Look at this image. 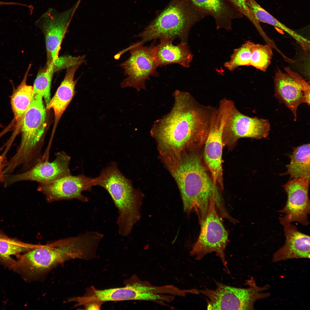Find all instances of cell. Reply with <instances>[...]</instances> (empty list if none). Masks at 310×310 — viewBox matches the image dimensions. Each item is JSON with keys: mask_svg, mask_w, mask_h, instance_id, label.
I'll return each instance as SVG.
<instances>
[{"mask_svg": "<svg viewBox=\"0 0 310 310\" xmlns=\"http://www.w3.org/2000/svg\"><path fill=\"white\" fill-rule=\"evenodd\" d=\"M174 97L171 112L152 128L159 142L165 148L174 150L204 144L216 109L199 104L187 92L177 91Z\"/></svg>", "mask_w": 310, "mask_h": 310, "instance_id": "cell-1", "label": "cell"}, {"mask_svg": "<svg viewBox=\"0 0 310 310\" xmlns=\"http://www.w3.org/2000/svg\"><path fill=\"white\" fill-rule=\"evenodd\" d=\"M100 240L95 231L36 248L18 256L13 269L26 278L41 280L51 270L69 260L90 259L96 257Z\"/></svg>", "mask_w": 310, "mask_h": 310, "instance_id": "cell-2", "label": "cell"}, {"mask_svg": "<svg viewBox=\"0 0 310 310\" xmlns=\"http://www.w3.org/2000/svg\"><path fill=\"white\" fill-rule=\"evenodd\" d=\"M174 175L181 193L184 212L189 214L195 211L200 224L205 218L212 199L216 200L219 208L224 206L216 185L196 155L190 154L181 160Z\"/></svg>", "mask_w": 310, "mask_h": 310, "instance_id": "cell-3", "label": "cell"}, {"mask_svg": "<svg viewBox=\"0 0 310 310\" xmlns=\"http://www.w3.org/2000/svg\"><path fill=\"white\" fill-rule=\"evenodd\" d=\"M94 185L107 191L117 209V223L119 234L123 237L129 235L140 218L143 198L141 193L134 188L131 181L121 173L115 162L94 178Z\"/></svg>", "mask_w": 310, "mask_h": 310, "instance_id": "cell-4", "label": "cell"}, {"mask_svg": "<svg viewBox=\"0 0 310 310\" xmlns=\"http://www.w3.org/2000/svg\"><path fill=\"white\" fill-rule=\"evenodd\" d=\"M42 98H33L23 118L20 144L17 152L7 163V169L13 171L24 164L32 167L42 158V138L46 127V109Z\"/></svg>", "mask_w": 310, "mask_h": 310, "instance_id": "cell-5", "label": "cell"}, {"mask_svg": "<svg viewBox=\"0 0 310 310\" xmlns=\"http://www.w3.org/2000/svg\"><path fill=\"white\" fill-rule=\"evenodd\" d=\"M197 10L192 9L184 3L176 1L172 3L140 33L139 44L150 40L167 37L178 38L187 42L189 30L200 18L204 17Z\"/></svg>", "mask_w": 310, "mask_h": 310, "instance_id": "cell-6", "label": "cell"}, {"mask_svg": "<svg viewBox=\"0 0 310 310\" xmlns=\"http://www.w3.org/2000/svg\"><path fill=\"white\" fill-rule=\"evenodd\" d=\"M216 288L199 290L206 297L208 310H253L257 300L268 297L270 293L264 291L267 285L258 286L253 278L246 281L249 287L245 288L229 286L215 281Z\"/></svg>", "mask_w": 310, "mask_h": 310, "instance_id": "cell-7", "label": "cell"}, {"mask_svg": "<svg viewBox=\"0 0 310 310\" xmlns=\"http://www.w3.org/2000/svg\"><path fill=\"white\" fill-rule=\"evenodd\" d=\"M217 201L212 199L203 221L198 238L193 245L190 255L199 260L208 253L215 252L228 272L225 251L228 240V233L217 211Z\"/></svg>", "mask_w": 310, "mask_h": 310, "instance_id": "cell-8", "label": "cell"}, {"mask_svg": "<svg viewBox=\"0 0 310 310\" xmlns=\"http://www.w3.org/2000/svg\"><path fill=\"white\" fill-rule=\"evenodd\" d=\"M136 43L117 54L120 56L124 51H130V56L121 64L127 76L122 81V88H134L139 91L145 88V81L150 76L158 75L156 69L158 66L155 55L154 42L149 46Z\"/></svg>", "mask_w": 310, "mask_h": 310, "instance_id": "cell-9", "label": "cell"}, {"mask_svg": "<svg viewBox=\"0 0 310 310\" xmlns=\"http://www.w3.org/2000/svg\"><path fill=\"white\" fill-rule=\"evenodd\" d=\"M80 0L70 8L59 12L49 8L36 22L44 36L46 51V65H54L59 59L61 46Z\"/></svg>", "mask_w": 310, "mask_h": 310, "instance_id": "cell-10", "label": "cell"}, {"mask_svg": "<svg viewBox=\"0 0 310 310\" xmlns=\"http://www.w3.org/2000/svg\"><path fill=\"white\" fill-rule=\"evenodd\" d=\"M228 117L224 111L219 110L212 115L208 133L204 143V157L214 184L223 188L222 156L224 128Z\"/></svg>", "mask_w": 310, "mask_h": 310, "instance_id": "cell-11", "label": "cell"}, {"mask_svg": "<svg viewBox=\"0 0 310 310\" xmlns=\"http://www.w3.org/2000/svg\"><path fill=\"white\" fill-rule=\"evenodd\" d=\"M38 190L43 193L49 201L76 199L83 202L88 201L83 191H90L94 185V178L84 174L71 175L49 182L39 183Z\"/></svg>", "mask_w": 310, "mask_h": 310, "instance_id": "cell-12", "label": "cell"}, {"mask_svg": "<svg viewBox=\"0 0 310 310\" xmlns=\"http://www.w3.org/2000/svg\"><path fill=\"white\" fill-rule=\"evenodd\" d=\"M309 181L310 179L305 177L293 179L284 186L287 199L285 206L279 212L288 221L297 222L305 226L309 224Z\"/></svg>", "mask_w": 310, "mask_h": 310, "instance_id": "cell-13", "label": "cell"}, {"mask_svg": "<svg viewBox=\"0 0 310 310\" xmlns=\"http://www.w3.org/2000/svg\"><path fill=\"white\" fill-rule=\"evenodd\" d=\"M270 127L268 120L245 115L235 105L225 124L223 139L234 142L241 138H266L269 134Z\"/></svg>", "mask_w": 310, "mask_h": 310, "instance_id": "cell-14", "label": "cell"}, {"mask_svg": "<svg viewBox=\"0 0 310 310\" xmlns=\"http://www.w3.org/2000/svg\"><path fill=\"white\" fill-rule=\"evenodd\" d=\"M70 160L71 157L63 151L57 153L55 159L51 162L42 158L25 172L10 177L7 182L9 184L22 181L45 183L71 175Z\"/></svg>", "mask_w": 310, "mask_h": 310, "instance_id": "cell-15", "label": "cell"}, {"mask_svg": "<svg viewBox=\"0 0 310 310\" xmlns=\"http://www.w3.org/2000/svg\"><path fill=\"white\" fill-rule=\"evenodd\" d=\"M125 286L103 290L93 286L88 288L83 296L86 301H107L125 300L146 301L149 291L145 280L140 279L135 275L124 281Z\"/></svg>", "mask_w": 310, "mask_h": 310, "instance_id": "cell-16", "label": "cell"}, {"mask_svg": "<svg viewBox=\"0 0 310 310\" xmlns=\"http://www.w3.org/2000/svg\"><path fill=\"white\" fill-rule=\"evenodd\" d=\"M279 219L284 227L286 241L284 245L274 253L273 262L291 259L309 258V236L300 231L282 217Z\"/></svg>", "mask_w": 310, "mask_h": 310, "instance_id": "cell-17", "label": "cell"}, {"mask_svg": "<svg viewBox=\"0 0 310 310\" xmlns=\"http://www.w3.org/2000/svg\"><path fill=\"white\" fill-rule=\"evenodd\" d=\"M275 95L276 97L291 111L294 120L297 119L299 106L305 103L304 92L300 86L286 73L279 68L275 72L274 78Z\"/></svg>", "mask_w": 310, "mask_h": 310, "instance_id": "cell-18", "label": "cell"}, {"mask_svg": "<svg viewBox=\"0 0 310 310\" xmlns=\"http://www.w3.org/2000/svg\"><path fill=\"white\" fill-rule=\"evenodd\" d=\"M193 6L205 16L214 18L216 28L227 30L231 29L232 21L241 16V13L230 2L225 0H189Z\"/></svg>", "mask_w": 310, "mask_h": 310, "instance_id": "cell-19", "label": "cell"}, {"mask_svg": "<svg viewBox=\"0 0 310 310\" xmlns=\"http://www.w3.org/2000/svg\"><path fill=\"white\" fill-rule=\"evenodd\" d=\"M160 39L159 43L154 48L158 66L177 63L185 67L190 66L193 55L187 42H181L175 45L173 43L174 39L167 37Z\"/></svg>", "mask_w": 310, "mask_h": 310, "instance_id": "cell-20", "label": "cell"}, {"mask_svg": "<svg viewBox=\"0 0 310 310\" xmlns=\"http://www.w3.org/2000/svg\"><path fill=\"white\" fill-rule=\"evenodd\" d=\"M83 63L79 62L67 68L64 78L55 95L46 106V110L53 108L54 112L55 121L54 129L63 113L72 99L75 93L76 82L74 80L76 71Z\"/></svg>", "mask_w": 310, "mask_h": 310, "instance_id": "cell-21", "label": "cell"}, {"mask_svg": "<svg viewBox=\"0 0 310 310\" xmlns=\"http://www.w3.org/2000/svg\"><path fill=\"white\" fill-rule=\"evenodd\" d=\"M31 65L30 64L20 84L15 89L11 96V102L14 120L19 130L21 128L24 114L34 97L33 86L27 85L26 82Z\"/></svg>", "mask_w": 310, "mask_h": 310, "instance_id": "cell-22", "label": "cell"}, {"mask_svg": "<svg viewBox=\"0 0 310 310\" xmlns=\"http://www.w3.org/2000/svg\"><path fill=\"white\" fill-rule=\"evenodd\" d=\"M247 5L255 18L259 22L266 23L281 29L292 37L303 50H310L309 40L289 28L261 6L255 0H246Z\"/></svg>", "mask_w": 310, "mask_h": 310, "instance_id": "cell-23", "label": "cell"}, {"mask_svg": "<svg viewBox=\"0 0 310 310\" xmlns=\"http://www.w3.org/2000/svg\"><path fill=\"white\" fill-rule=\"evenodd\" d=\"M310 144L295 148L290 155V162L286 166V174L291 178L310 179Z\"/></svg>", "mask_w": 310, "mask_h": 310, "instance_id": "cell-24", "label": "cell"}, {"mask_svg": "<svg viewBox=\"0 0 310 310\" xmlns=\"http://www.w3.org/2000/svg\"><path fill=\"white\" fill-rule=\"evenodd\" d=\"M55 70L53 65H46L40 69L35 80L33 86V98H44L47 106L51 99V87L52 78Z\"/></svg>", "mask_w": 310, "mask_h": 310, "instance_id": "cell-25", "label": "cell"}, {"mask_svg": "<svg viewBox=\"0 0 310 310\" xmlns=\"http://www.w3.org/2000/svg\"><path fill=\"white\" fill-rule=\"evenodd\" d=\"M34 245L18 242L5 238H0V261L11 268L15 261L12 255H20L36 247Z\"/></svg>", "mask_w": 310, "mask_h": 310, "instance_id": "cell-26", "label": "cell"}, {"mask_svg": "<svg viewBox=\"0 0 310 310\" xmlns=\"http://www.w3.org/2000/svg\"><path fill=\"white\" fill-rule=\"evenodd\" d=\"M272 48L269 43L262 45L253 43L251 49V65L265 71L271 63L273 55Z\"/></svg>", "mask_w": 310, "mask_h": 310, "instance_id": "cell-27", "label": "cell"}, {"mask_svg": "<svg viewBox=\"0 0 310 310\" xmlns=\"http://www.w3.org/2000/svg\"><path fill=\"white\" fill-rule=\"evenodd\" d=\"M253 43L248 41L235 49L230 60L224 63L225 67L232 71L241 66H250L251 49Z\"/></svg>", "mask_w": 310, "mask_h": 310, "instance_id": "cell-28", "label": "cell"}, {"mask_svg": "<svg viewBox=\"0 0 310 310\" xmlns=\"http://www.w3.org/2000/svg\"><path fill=\"white\" fill-rule=\"evenodd\" d=\"M238 11L246 17L254 25L257 30L261 26L259 22L255 18L250 10L246 0H228Z\"/></svg>", "mask_w": 310, "mask_h": 310, "instance_id": "cell-29", "label": "cell"}, {"mask_svg": "<svg viewBox=\"0 0 310 310\" xmlns=\"http://www.w3.org/2000/svg\"><path fill=\"white\" fill-rule=\"evenodd\" d=\"M286 73L292 78L301 87L304 94L305 103L310 104V86L299 73L288 67H285Z\"/></svg>", "mask_w": 310, "mask_h": 310, "instance_id": "cell-30", "label": "cell"}, {"mask_svg": "<svg viewBox=\"0 0 310 310\" xmlns=\"http://www.w3.org/2000/svg\"><path fill=\"white\" fill-rule=\"evenodd\" d=\"M104 302L102 301H91L82 303L80 306H82L86 310H100Z\"/></svg>", "mask_w": 310, "mask_h": 310, "instance_id": "cell-31", "label": "cell"}, {"mask_svg": "<svg viewBox=\"0 0 310 310\" xmlns=\"http://www.w3.org/2000/svg\"><path fill=\"white\" fill-rule=\"evenodd\" d=\"M6 164L5 155L3 154L0 155V183L5 181L4 167Z\"/></svg>", "mask_w": 310, "mask_h": 310, "instance_id": "cell-32", "label": "cell"}, {"mask_svg": "<svg viewBox=\"0 0 310 310\" xmlns=\"http://www.w3.org/2000/svg\"><path fill=\"white\" fill-rule=\"evenodd\" d=\"M13 120L9 125L0 133V138L9 131L15 125V122Z\"/></svg>", "mask_w": 310, "mask_h": 310, "instance_id": "cell-33", "label": "cell"}, {"mask_svg": "<svg viewBox=\"0 0 310 310\" xmlns=\"http://www.w3.org/2000/svg\"><path fill=\"white\" fill-rule=\"evenodd\" d=\"M15 3L13 2H7L0 1V6L5 5H14Z\"/></svg>", "mask_w": 310, "mask_h": 310, "instance_id": "cell-34", "label": "cell"}, {"mask_svg": "<svg viewBox=\"0 0 310 310\" xmlns=\"http://www.w3.org/2000/svg\"><path fill=\"white\" fill-rule=\"evenodd\" d=\"M0 238H5V237H4V236L2 235H1L0 234Z\"/></svg>", "mask_w": 310, "mask_h": 310, "instance_id": "cell-35", "label": "cell"}, {"mask_svg": "<svg viewBox=\"0 0 310 310\" xmlns=\"http://www.w3.org/2000/svg\"><path fill=\"white\" fill-rule=\"evenodd\" d=\"M3 127L2 125L0 123V128Z\"/></svg>", "mask_w": 310, "mask_h": 310, "instance_id": "cell-36", "label": "cell"}]
</instances>
